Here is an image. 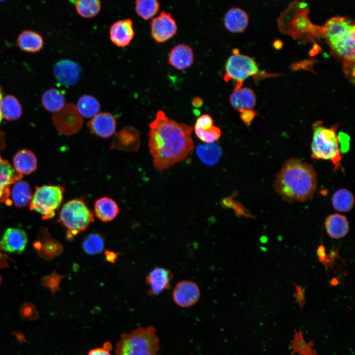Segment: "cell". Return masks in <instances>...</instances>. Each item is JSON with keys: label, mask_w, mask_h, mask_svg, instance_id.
<instances>
[{"label": "cell", "mask_w": 355, "mask_h": 355, "mask_svg": "<svg viewBox=\"0 0 355 355\" xmlns=\"http://www.w3.org/2000/svg\"><path fill=\"white\" fill-rule=\"evenodd\" d=\"M160 342L152 325L140 326L129 333H123L115 345L116 355H157Z\"/></svg>", "instance_id": "obj_3"}, {"label": "cell", "mask_w": 355, "mask_h": 355, "mask_svg": "<svg viewBox=\"0 0 355 355\" xmlns=\"http://www.w3.org/2000/svg\"><path fill=\"white\" fill-rule=\"evenodd\" d=\"M94 220L92 212L83 199L75 198L64 205L58 221L66 228L68 238L71 239L85 231Z\"/></svg>", "instance_id": "obj_6"}, {"label": "cell", "mask_w": 355, "mask_h": 355, "mask_svg": "<svg viewBox=\"0 0 355 355\" xmlns=\"http://www.w3.org/2000/svg\"><path fill=\"white\" fill-rule=\"evenodd\" d=\"M239 112L241 119L247 126H249L256 115L255 111L253 110H243Z\"/></svg>", "instance_id": "obj_39"}, {"label": "cell", "mask_w": 355, "mask_h": 355, "mask_svg": "<svg viewBox=\"0 0 355 355\" xmlns=\"http://www.w3.org/2000/svg\"><path fill=\"white\" fill-rule=\"evenodd\" d=\"M77 14L84 18H92L97 16L101 9L99 0H77L75 2Z\"/></svg>", "instance_id": "obj_33"}, {"label": "cell", "mask_w": 355, "mask_h": 355, "mask_svg": "<svg viewBox=\"0 0 355 355\" xmlns=\"http://www.w3.org/2000/svg\"><path fill=\"white\" fill-rule=\"evenodd\" d=\"M2 91L1 86H0V123L2 120V116L1 113V102L2 100Z\"/></svg>", "instance_id": "obj_44"}, {"label": "cell", "mask_w": 355, "mask_h": 355, "mask_svg": "<svg viewBox=\"0 0 355 355\" xmlns=\"http://www.w3.org/2000/svg\"><path fill=\"white\" fill-rule=\"evenodd\" d=\"M1 276H0V283H1Z\"/></svg>", "instance_id": "obj_46"}, {"label": "cell", "mask_w": 355, "mask_h": 355, "mask_svg": "<svg viewBox=\"0 0 355 355\" xmlns=\"http://www.w3.org/2000/svg\"><path fill=\"white\" fill-rule=\"evenodd\" d=\"M22 178V174L16 171L7 161L0 156V203H7L9 201L10 186Z\"/></svg>", "instance_id": "obj_15"}, {"label": "cell", "mask_w": 355, "mask_h": 355, "mask_svg": "<svg viewBox=\"0 0 355 355\" xmlns=\"http://www.w3.org/2000/svg\"><path fill=\"white\" fill-rule=\"evenodd\" d=\"M192 104L194 106L199 107L203 105V101L202 98L196 97L192 99Z\"/></svg>", "instance_id": "obj_43"}, {"label": "cell", "mask_w": 355, "mask_h": 355, "mask_svg": "<svg viewBox=\"0 0 355 355\" xmlns=\"http://www.w3.org/2000/svg\"><path fill=\"white\" fill-rule=\"evenodd\" d=\"M173 274L168 269L157 267L152 270L145 278L146 284L149 289V295H157L171 287V281Z\"/></svg>", "instance_id": "obj_12"}, {"label": "cell", "mask_w": 355, "mask_h": 355, "mask_svg": "<svg viewBox=\"0 0 355 355\" xmlns=\"http://www.w3.org/2000/svg\"><path fill=\"white\" fill-rule=\"evenodd\" d=\"M177 25L170 13L162 11L152 19L150 34L157 42L163 43L173 37L177 33Z\"/></svg>", "instance_id": "obj_10"}, {"label": "cell", "mask_w": 355, "mask_h": 355, "mask_svg": "<svg viewBox=\"0 0 355 355\" xmlns=\"http://www.w3.org/2000/svg\"><path fill=\"white\" fill-rule=\"evenodd\" d=\"M135 36L133 22L126 18L118 20L112 24L109 29V37L112 42L118 47H125L129 44Z\"/></svg>", "instance_id": "obj_16"}, {"label": "cell", "mask_w": 355, "mask_h": 355, "mask_svg": "<svg viewBox=\"0 0 355 355\" xmlns=\"http://www.w3.org/2000/svg\"><path fill=\"white\" fill-rule=\"evenodd\" d=\"M41 102L47 110L54 113L62 110L66 104L63 92L55 88H49L44 92Z\"/></svg>", "instance_id": "obj_25"}, {"label": "cell", "mask_w": 355, "mask_h": 355, "mask_svg": "<svg viewBox=\"0 0 355 355\" xmlns=\"http://www.w3.org/2000/svg\"><path fill=\"white\" fill-rule=\"evenodd\" d=\"M159 8L160 3L156 0H138L135 1V11L139 17L144 20L154 16Z\"/></svg>", "instance_id": "obj_34"}, {"label": "cell", "mask_w": 355, "mask_h": 355, "mask_svg": "<svg viewBox=\"0 0 355 355\" xmlns=\"http://www.w3.org/2000/svg\"><path fill=\"white\" fill-rule=\"evenodd\" d=\"M273 186L284 201L305 202L312 199L317 189V173L311 164L290 158L277 174Z\"/></svg>", "instance_id": "obj_2"}, {"label": "cell", "mask_w": 355, "mask_h": 355, "mask_svg": "<svg viewBox=\"0 0 355 355\" xmlns=\"http://www.w3.org/2000/svg\"><path fill=\"white\" fill-rule=\"evenodd\" d=\"M312 341L307 342L300 330H295L290 344L291 354L297 355H317Z\"/></svg>", "instance_id": "obj_32"}, {"label": "cell", "mask_w": 355, "mask_h": 355, "mask_svg": "<svg viewBox=\"0 0 355 355\" xmlns=\"http://www.w3.org/2000/svg\"><path fill=\"white\" fill-rule=\"evenodd\" d=\"M232 106L239 111L252 110L256 104V98L253 91L248 87L234 89L229 97Z\"/></svg>", "instance_id": "obj_20"}, {"label": "cell", "mask_w": 355, "mask_h": 355, "mask_svg": "<svg viewBox=\"0 0 355 355\" xmlns=\"http://www.w3.org/2000/svg\"><path fill=\"white\" fill-rule=\"evenodd\" d=\"M77 111L82 117L92 118L100 110L101 106L98 100L90 95H83L79 97L75 106Z\"/></svg>", "instance_id": "obj_28"}, {"label": "cell", "mask_w": 355, "mask_h": 355, "mask_svg": "<svg viewBox=\"0 0 355 355\" xmlns=\"http://www.w3.org/2000/svg\"><path fill=\"white\" fill-rule=\"evenodd\" d=\"M1 110L2 117L8 120H16L22 115V108L19 101L11 95L2 98Z\"/></svg>", "instance_id": "obj_31"}, {"label": "cell", "mask_w": 355, "mask_h": 355, "mask_svg": "<svg viewBox=\"0 0 355 355\" xmlns=\"http://www.w3.org/2000/svg\"><path fill=\"white\" fill-rule=\"evenodd\" d=\"M331 202L335 210L340 212L346 213L349 212L353 208L355 198L349 190L340 188L334 193Z\"/></svg>", "instance_id": "obj_29"}, {"label": "cell", "mask_w": 355, "mask_h": 355, "mask_svg": "<svg viewBox=\"0 0 355 355\" xmlns=\"http://www.w3.org/2000/svg\"><path fill=\"white\" fill-rule=\"evenodd\" d=\"M64 188L57 185H43L36 186V191L30 204V209L48 219L55 215V210L61 205Z\"/></svg>", "instance_id": "obj_7"}, {"label": "cell", "mask_w": 355, "mask_h": 355, "mask_svg": "<svg viewBox=\"0 0 355 355\" xmlns=\"http://www.w3.org/2000/svg\"><path fill=\"white\" fill-rule=\"evenodd\" d=\"M193 129L198 138L207 143H213L221 135L220 129L213 125V118L208 114H204L197 119Z\"/></svg>", "instance_id": "obj_18"}, {"label": "cell", "mask_w": 355, "mask_h": 355, "mask_svg": "<svg viewBox=\"0 0 355 355\" xmlns=\"http://www.w3.org/2000/svg\"><path fill=\"white\" fill-rule=\"evenodd\" d=\"M355 27L347 19L334 17L324 27V34L332 49L348 63L355 62Z\"/></svg>", "instance_id": "obj_5"}, {"label": "cell", "mask_w": 355, "mask_h": 355, "mask_svg": "<svg viewBox=\"0 0 355 355\" xmlns=\"http://www.w3.org/2000/svg\"><path fill=\"white\" fill-rule=\"evenodd\" d=\"M324 227L328 236L339 239L346 236L349 231V223L346 217L341 214L328 215L324 221Z\"/></svg>", "instance_id": "obj_22"}, {"label": "cell", "mask_w": 355, "mask_h": 355, "mask_svg": "<svg viewBox=\"0 0 355 355\" xmlns=\"http://www.w3.org/2000/svg\"><path fill=\"white\" fill-rule=\"evenodd\" d=\"M221 204L225 208L233 209L237 216L244 215L247 217H252V215L248 212L243 205L238 201L234 200L230 197L222 199Z\"/></svg>", "instance_id": "obj_36"}, {"label": "cell", "mask_w": 355, "mask_h": 355, "mask_svg": "<svg viewBox=\"0 0 355 355\" xmlns=\"http://www.w3.org/2000/svg\"><path fill=\"white\" fill-rule=\"evenodd\" d=\"M105 255L106 260L110 262H114L117 257V254L114 252L106 250Z\"/></svg>", "instance_id": "obj_42"}, {"label": "cell", "mask_w": 355, "mask_h": 355, "mask_svg": "<svg viewBox=\"0 0 355 355\" xmlns=\"http://www.w3.org/2000/svg\"><path fill=\"white\" fill-rule=\"evenodd\" d=\"M201 292L198 284L192 281L178 282L175 287L172 297L174 303L178 307L187 308L194 306L199 301Z\"/></svg>", "instance_id": "obj_11"}, {"label": "cell", "mask_w": 355, "mask_h": 355, "mask_svg": "<svg viewBox=\"0 0 355 355\" xmlns=\"http://www.w3.org/2000/svg\"><path fill=\"white\" fill-rule=\"evenodd\" d=\"M338 283V281L336 280L335 279H334L331 280V284L332 285H336Z\"/></svg>", "instance_id": "obj_45"}, {"label": "cell", "mask_w": 355, "mask_h": 355, "mask_svg": "<svg viewBox=\"0 0 355 355\" xmlns=\"http://www.w3.org/2000/svg\"><path fill=\"white\" fill-rule=\"evenodd\" d=\"M340 149L341 152H346L349 147V140L350 138L348 135L344 133H340L338 135Z\"/></svg>", "instance_id": "obj_40"}, {"label": "cell", "mask_w": 355, "mask_h": 355, "mask_svg": "<svg viewBox=\"0 0 355 355\" xmlns=\"http://www.w3.org/2000/svg\"><path fill=\"white\" fill-rule=\"evenodd\" d=\"M317 252L319 261L320 262L325 261L326 259V256L324 247L323 245L320 246Z\"/></svg>", "instance_id": "obj_41"}, {"label": "cell", "mask_w": 355, "mask_h": 355, "mask_svg": "<svg viewBox=\"0 0 355 355\" xmlns=\"http://www.w3.org/2000/svg\"><path fill=\"white\" fill-rule=\"evenodd\" d=\"M225 70V81L232 79L236 83L242 84L247 78L255 75L259 71L256 62L247 55L240 54L237 48L233 49V54L227 60Z\"/></svg>", "instance_id": "obj_8"}, {"label": "cell", "mask_w": 355, "mask_h": 355, "mask_svg": "<svg viewBox=\"0 0 355 355\" xmlns=\"http://www.w3.org/2000/svg\"><path fill=\"white\" fill-rule=\"evenodd\" d=\"M196 153L204 164L213 166L218 162L222 154V150L216 144L207 143L198 145L196 148Z\"/></svg>", "instance_id": "obj_27"}, {"label": "cell", "mask_w": 355, "mask_h": 355, "mask_svg": "<svg viewBox=\"0 0 355 355\" xmlns=\"http://www.w3.org/2000/svg\"><path fill=\"white\" fill-rule=\"evenodd\" d=\"M28 236L25 231L17 228H8L0 242L2 248L9 253H21L25 249Z\"/></svg>", "instance_id": "obj_14"}, {"label": "cell", "mask_w": 355, "mask_h": 355, "mask_svg": "<svg viewBox=\"0 0 355 355\" xmlns=\"http://www.w3.org/2000/svg\"><path fill=\"white\" fill-rule=\"evenodd\" d=\"M53 72L58 81L65 86L73 85L79 78L81 68L75 62L69 60H61L55 64Z\"/></svg>", "instance_id": "obj_13"}, {"label": "cell", "mask_w": 355, "mask_h": 355, "mask_svg": "<svg viewBox=\"0 0 355 355\" xmlns=\"http://www.w3.org/2000/svg\"><path fill=\"white\" fill-rule=\"evenodd\" d=\"M54 114V120L56 125L59 131L64 134H75L82 127V117L72 103H66L62 110Z\"/></svg>", "instance_id": "obj_9"}, {"label": "cell", "mask_w": 355, "mask_h": 355, "mask_svg": "<svg viewBox=\"0 0 355 355\" xmlns=\"http://www.w3.org/2000/svg\"><path fill=\"white\" fill-rule=\"evenodd\" d=\"M249 17L247 13L239 7H232L225 13L224 18L225 28L234 33L243 32L248 24Z\"/></svg>", "instance_id": "obj_21"}, {"label": "cell", "mask_w": 355, "mask_h": 355, "mask_svg": "<svg viewBox=\"0 0 355 355\" xmlns=\"http://www.w3.org/2000/svg\"><path fill=\"white\" fill-rule=\"evenodd\" d=\"M88 127L95 135L103 138H109L114 133L116 121L110 113L99 112L91 118Z\"/></svg>", "instance_id": "obj_17"}, {"label": "cell", "mask_w": 355, "mask_h": 355, "mask_svg": "<svg viewBox=\"0 0 355 355\" xmlns=\"http://www.w3.org/2000/svg\"><path fill=\"white\" fill-rule=\"evenodd\" d=\"M12 198L14 205L18 208L26 206L31 201L32 194L29 184L25 181H18L12 189Z\"/></svg>", "instance_id": "obj_30"}, {"label": "cell", "mask_w": 355, "mask_h": 355, "mask_svg": "<svg viewBox=\"0 0 355 355\" xmlns=\"http://www.w3.org/2000/svg\"><path fill=\"white\" fill-rule=\"evenodd\" d=\"M338 124L327 127L318 120L313 124V135L311 143V157L317 160H329L334 171L339 169L342 159L336 131Z\"/></svg>", "instance_id": "obj_4"}, {"label": "cell", "mask_w": 355, "mask_h": 355, "mask_svg": "<svg viewBox=\"0 0 355 355\" xmlns=\"http://www.w3.org/2000/svg\"><path fill=\"white\" fill-rule=\"evenodd\" d=\"M15 169L22 174H29L37 167V160L33 152L23 149L16 153L13 158Z\"/></svg>", "instance_id": "obj_24"}, {"label": "cell", "mask_w": 355, "mask_h": 355, "mask_svg": "<svg viewBox=\"0 0 355 355\" xmlns=\"http://www.w3.org/2000/svg\"><path fill=\"white\" fill-rule=\"evenodd\" d=\"M96 216L102 221L108 222L114 219L119 212L116 202L108 197L97 199L94 204Z\"/></svg>", "instance_id": "obj_23"}, {"label": "cell", "mask_w": 355, "mask_h": 355, "mask_svg": "<svg viewBox=\"0 0 355 355\" xmlns=\"http://www.w3.org/2000/svg\"><path fill=\"white\" fill-rule=\"evenodd\" d=\"M294 285L295 291L293 296L302 309L305 303L304 289L300 285H296L295 284H294Z\"/></svg>", "instance_id": "obj_38"}, {"label": "cell", "mask_w": 355, "mask_h": 355, "mask_svg": "<svg viewBox=\"0 0 355 355\" xmlns=\"http://www.w3.org/2000/svg\"><path fill=\"white\" fill-rule=\"evenodd\" d=\"M104 242L102 237L96 233H92L87 236L83 242L84 251L91 255L102 252L104 248Z\"/></svg>", "instance_id": "obj_35"}, {"label": "cell", "mask_w": 355, "mask_h": 355, "mask_svg": "<svg viewBox=\"0 0 355 355\" xmlns=\"http://www.w3.org/2000/svg\"><path fill=\"white\" fill-rule=\"evenodd\" d=\"M148 145L154 167L163 171L184 160L194 148L193 127L158 110L149 124Z\"/></svg>", "instance_id": "obj_1"}, {"label": "cell", "mask_w": 355, "mask_h": 355, "mask_svg": "<svg viewBox=\"0 0 355 355\" xmlns=\"http://www.w3.org/2000/svg\"><path fill=\"white\" fill-rule=\"evenodd\" d=\"M112 348L111 343L106 342L102 347H97L90 350L87 355H111L110 351Z\"/></svg>", "instance_id": "obj_37"}, {"label": "cell", "mask_w": 355, "mask_h": 355, "mask_svg": "<svg viewBox=\"0 0 355 355\" xmlns=\"http://www.w3.org/2000/svg\"><path fill=\"white\" fill-rule=\"evenodd\" d=\"M193 61L194 55L192 49L186 44H177L169 52L168 63L178 70H182L190 67Z\"/></svg>", "instance_id": "obj_19"}, {"label": "cell", "mask_w": 355, "mask_h": 355, "mask_svg": "<svg viewBox=\"0 0 355 355\" xmlns=\"http://www.w3.org/2000/svg\"><path fill=\"white\" fill-rule=\"evenodd\" d=\"M17 42L21 49L32 53L40 51L43 44L41 36L38 33L30 30L23 31L19 35Z\"/></svg>", "instance_id": "obj_26"}]
</instances>
